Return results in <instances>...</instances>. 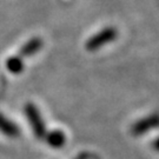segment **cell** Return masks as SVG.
Wrapping results in <instances>:
<instances>
[{"instance_id":"1","label":"cell","mask_w":159,"mask_h":159,"mask_svg":"<svg viewBox=\"0 0 159 159\" xmlns=\"http://www.w3.org/2000/svg\"><path fill=\"white\" fill-rule=\"evenodd\" d=\"M25 114H26V117L29 119L30 125L32 127V131L34 132L35 137L38 139H44V137L46 134V126L37 106L33 105V104H31V102L26 104V106H25Z\"/></svg>"},{"instance_id":"2","label":"cell","mask_w":159,"mask_h":159,"mask_svg":"<svg viewBox=\"0 0 159 159\" xmlns=\"http://www.w3.org/2000/svg\"><path fill=\"white\" fill-rule=\"evenodd\" d=\"M117 38V31L113 27H106L102 30L100 32L96 33L92 38L86 41V50L87 51H97L99 48H102V46L106 44L113 41Z\"/></svg>"},{"instance_id":"3","label":"cell","mask_w":159,"mask_h":159,"mask_svg":"<svg viewBox=\"0 0 159 159\" xmlns=\"http://www.w3.org/2000/svg\"><path fill=\"white\" fill-rule=\"evenodd\" d=\"M159 127V116H151L145 119H142L137 121L132 126V133L134 136H139L143 133H146L148 131Z\"/></svg>"},{"instance_id":"4","label":"cell","mask_w":159,"mask_h":159,"mask_svg":"<svg viewBox=\"0 0 159 159\" xmlns=\"http://www.w3.org/2000/svg\"><path fill=\"white\" fill-rule=\"evenodd\" d=\"M44 139L46 143L53 148H63L66 143V136L63 131L60 130H53L48 133H46Z\"/></svg>"},{"instance_id":"5","label":"cell","mask_w":159,"mask_h":159,"mask_svg":"<svg viewBox=\"0 0 159 159\" xmlns=\"http://www.w3.org/2000/svg\"><path fill=\"white\" fill-rule=\"evenodd\" d=\"M0 132L10 138H16L19 136L20 130L14 123H12L8 118H6L4 114L0 113Z\"/></svg>"},{"instance_id":"6","label":"cell","mask_w":159,"mask_h":159,"mask_svg":"<svg viewBox=\"0 0 159 159\" xmlns=\"http://www.w3.org/2000/svg\"><path fill=\"white\" fill-rule=\"evenodd\" d=\"M43 47V40L40 38H32L29 40L25 45L21 47L20 50V56L21 57H32L33 54H35Z\"/></svg>"},{"instance_id":"7","label":"cell","mask_w":159,"mask_h":159,"mask_svg":"<svg viewBox=\"0 0 159 159\" xmlns=\"http://www.w3.org/2000/svg\"><path fill=\"white\" fill-rule=\"evenodd\" d=\"M6 68L13 74H19L23 72V70L25 68L24 61L21 57H17V56H13L10 57L6 61Z\"/></svg>"},{"instance_id":"8","label":"cell","mask_w":159,"mask_h":159,"mask_svg":"<svg viewBox=\"0 0 159 159\" xmlns=\"http://www.w3.org/2000/svg\"><path fill=\"white\" fill-rule=\"evenodd\" d=\"M152 148H153L156 151H158L159 152V138H157V139L152 143Z\"/></svg>"},{"instance_id":"9","label":"cell","mask_w":159,"mask_h":159,"mask_svg":"<svg viewBox=\"0 0 159 159\" xmlns=\"http://www.w3.org/2000/svg\"><path fill=\"white\" fill-rule=\"evenodd\" d=\"M89 158H90V154L84 152V153H80L75 159H89Z\"/></svg>"}]
</instances>
